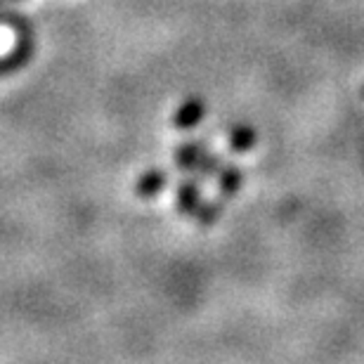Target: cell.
<instances>
[{
    "instance_id": "cell-1",
    "label": "cell",
    "mask_w": 364,
    "mask_h": 364,
    "mask_svg": "<svg viewBox=\"0 0 364 364\" xmlns=\"http://www.w3.org/2000/svg\"><path fill=\"white\" fill-rule=\"evenodd\" d=\"M203 114H206V102L201 97H189L178 107L176 116H173V126L178 130H192L203 121Z\"/></svg>"
},
{
    "instance_id": "cell-2",
    "label": "cell",
    "mask_w": 364,
    "mask_h": 364,
    "mask_svg": "<svg viewBox=\"0 0 364 364\" xmlns=\"http://www.w3.org/2000/svg\"><path fill=\"white\" fill-rule=\"evenodd\" d=\"M166 185H168V176H166V171L149 168L137 178L135 194L140 196V199H156V196L166 189Z\"/></svg>"
},
{
    "instance_id": "cell-3",
    "label": "cell",
    "mask_w": 364,
    "mask_h": 364,
    "mask_svg": "<svg viewBox=\"0 0 364 364\" xmlns=\"http://www.w3.org/2000/svg\"><path fill=\"white\" fill-rule=\"evenodd\" d=\"M206 154V144L203 142H185L176 149V166L180 171H196L201 156Z\"/></svg>"
},
{
    "instance_id": "cell-4",
    "label": "cell",
    "mask_w": 364,
    "mask_h": 364,
    "mask_svg": "<svg viewBox=\"0 0 364 364\" xmlns=\"http://www.w3.org/2000/svg\"><path fill=\"white\" fill-rule=\"evenodd\" d=\"M176 206L180 210V215H194L196 213V208L201 206L199 182H185V185H180Z\"/></svg>"
},
{
    "instance_id": "cell-5",
    "label": "cell",
    "mask_w": 364,
    "mask_h": 364,
    "mask_svg": "<svg viewBox=\"0 0 364 364\" xmlns=\"http://www.w3.org/2000/svg\"><path fill=\"white\" fill-rule=\"evenodd\" d=\"M242 185H244L242 168H237V166H223L220 176H218V189H220V194L225 199L235 196L239 189H242Z\"/></svg>"
},
{
    "instance_id": "cell-6",
    "label": "cell",
    "mask_w": 364,
    "mask_h": 364,
    "mask_svg": "<svg viewBox=\"0 0 364 364\" xmlns=\"http://www.w3.org/2000/svg\"><path fill=\"white\" fill-rule=\"evenodd\" d=\"M256 142H258V135L251 126H237L230 130V147H232V151H237V154L251 151L256 147Z\"/></svg>"
},
{
    "instance_id": "cell-7",
    "label": "cell",
    "mask_w": 364,
    "mask_h": 364,
    "mask_svg": "<svg viewBox=\"0 0 364 364\" xmlns=\"http://www.w3.org/2000/svg\"><path fill=\"white\" fill-rule=\"evenodd\" d=\"M223 215V203L220 201H208V203H201L199 208H196V223L203 225V228H208V225L218 223V218Z\"/></svg>"
},
{
    "instance_id": "cell-8",
    "label": "cell",
    "mask_w": 364,
    "mask_h": 364,
    "mask_svg": "<svg viewBox=\"0 0 364 364\" xmlns=\"http://www.w3.org/2000/svg\"><path fill=\"white\" fill-rule=\"evenodd\" d=\"M223 171V161H220V156H215V154H203L201 156V161L199 166H196V173H201V178H213L218 176V173Z\"/></svg>"
},
{
    "instance_id": "cell-9",
    "label": "cell",
    "mask_w": 364,
    "mask_h": 364,
    "mask_svg": "<svg viewBox=\"0 0 364 364\" xmlns=\"http://www.w3.org/2000/svg\"><path fill=\"white\" fill-rule=\"evenodd\" d=\"M362 95H364V88H362Z\"/></svg>"
}]
</instances>
